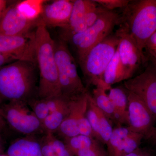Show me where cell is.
Returning <instances> with one entry per match:
<instances>
[{
    "label": "cell",
    "instance_id": "obj_1",
    "mask_svg": "<svg viewBox=\"0 0 156 156\" xmlns=\"http://www.w3.org/2000/svg\"><path fill=\"white\" fill-rule=\"evenodd\" d=\"M34 52L40 75L37 98L44 99L61 95L54 40L41 19L34 30Z\"/></svg>",
    "mask_w": 156,
    "mask_h": 156
},
{
    "label": "cell",
    "instance_id": "obj_2",
    "mask_svg": "<svg viewBox=\"0 0 156 156\" xmlns=\"http://www.w3.org/2000/svg\"><path fill=\"white\" fill-rule=\"evenodd\" d=\"M120 13L119 29L128 34L141 55L148 39L156 32V0L130 1Z\"/></svg>",
    "mask_w": 156,
    "mask_h": 156
},
{
    "label": "cell",
    "instance_id": "obj_3",
    "mask_svg": "<svg viewBox=\"0 0 156 156\" xmlns=\"http://www.w3.org/2000/svg\"><path fill=\"white\" fill-rule=\"evenodd\" d=\"M37 62L17 60L0 67V97L28 102L36 98Z\"/></svg>",
    "mask_w": 156,
    "mask_h": 156
},
{
    "label": "cell",
    "instance_id": "obj_4",
    "mask_svg": "<svg viewBox=\"0 0 156 156\" xmlns=\"http://www.w3.org/2000/svg\"><path fill=\"white\" fill-rule=\"evenodd\" d=\"M116 33L112 34L89 50L79 62L83 74L89 85H104L103 75L110 62L114 55L119 43Z\"/></svg>",
    "mask_w": 156,
    "mask_h": 156
},
{
    "label": "cell",
    "instance_id": "obj_5",
    "mask_svg": "<svg viewBox=\"0 0 156 156\" xmlns=\"http://www.w3.org/2000/svg\"><path fill=\"white\" fill-rule=\"evenodd\" d=\"M54 50L61 95L70 98L88 92L66 42L61 39L54 41Z\"/></svg>",
    "mask_w": 156,
    "mask_h": 156
},
{
    "label": "cell",
    "instance_id": "obj_6",
    "mask_svg": "<svg viewBox=\"0 0 156 156\" xmlns=\"http://www.w3.org/2000/svg\"><path fill=\"white\" fill-rule=\"evenodd\" d=\"M120 17V13L115 10L106 11L87 30L71 38L69 42L75 49L79 62L89 50L113 33L115 27L119 24Z\"/></svg>",
    "mask_w": 156,
    "mask_h": 156
},
{
    "label": "cell",
    "instance_id": "obj_7",
    "mask_svg": "<svg viewBox=\"0 0 156 156\" xmlns=\"http://www.w3.org/2000/svg\"><path fill=\"white\" fill-rule=\"evenodd\" d=\"M89 92L69 98V109L57 132L64 138L80 134H89L92 131L87 117Z\"/></svg>",
    "mask_w": 156,
    "mask_h": 156
},
{
    "label": "cell",
    "instance_id": "obj_8",
    "mask_svg": "<svg viewBox=\"0 0 156 156\" xmlns=\"http://www.w3.org/2000/svg\"><path fill=\"white\" fill-rule=\"evenodd\" d=\"M3 115L6 123L15 131L31 135L42 129V124L27 102L22 101H9L2 105Z\"/></svg>",
    "mask_w": 156,
    "mask_h": 156
},
{
    "label": "cell",
    "instance_id": "obj_9",
    "mask_svg": "<svg viewBox=\"0 0 156 156\" xmlns=\"http://www.w3.org/2000/svg\"><path fill=\"white\" fill-rule=\"evenodd\" d=\"M126 90L132 92L141 99L156 120V69L152 64L145 70L124 81Z\"/></svg>",
    "mask_w": 156,
    "mask_h": 156
},
{
    "label": "cell",
    "instance_id": "obj_10",
    "mask_svg": "<svg viewBox=\"0 0 156 156\" xmlns=\"http://www.w3.org/2000/svg\"><path fill=\"white\" fill-rule=\"evenodd\" d=\"M127 92L128 127L131 131L142 134L144 138L148 139L155 128L154 123L155 120L145 104L138 96L132 92Z\"/></svg>",
    "mask_w": 156,
    "mask_h": 156
},
{
    "label": "cell",
    "instance_id": "obj_11",
    "mask_svg": "<svg viewBox=\"0 0 156 156\" xmlns=\"http://www.w3.org/2000/svg\"><path fill=\"white\" fill-rule=\"evenodd\" d=\"M116 33L120 37L118 49L120 57L121 82L132 78L140 63L145 62L146 58L141 55L128 34L119 29Z\"/></svg>",
    "mask_w": 156,
    "mask_h": 156
},
{
    "label": "cell",
    "instance_id": "obj_12",
    "mask_svg": "<svg viewBox=\"0 0 156 156\" xmlns=\"http://www.w3.org/2000/svg\"><path fill=\"white\" fill-rule=\"evenodd\" d=\"M40 21V18L32 19L20 11L17 3L9 5L0 19V34L23 35L31 32Z\"/></svg>",
    "mask_w": 156,
    "mask_h": 156
},
{
    "label": "cell",
    "instance_id": "obj_13",
    "mask_svg": "<svg viewBox=\"0 0 156 156\" xmlns=\"http://www.w3.org/2000/svg\"><path fill=\"white\" fill-rule=\"evenodd\" d=\"M0 53L17 60L37 62L34 52V31L23 35L0 34Z\"/></svg>",
    "mask_w": 156,
    "mask_h": 156
},
{
    "label": "cell",
    "instance_id": "obj_14",
    "mask_svg": "<svg viewBox=\"0 0 156 156\" xmlns=\"http://www.w3.org/2000/svg\"><path fill=\"white\" fill-rule=\"evenodd\" d=\"M98 5L94 0H75L69 22L61 29L60 39L68 42L74 35L81 33L89 28L85 20L88 12Z\"/></svg>",
    "mask_w": 156,
    "mask_h": 156
},
{
    "label": "cell",
    "instance_id": "obj_15",
    "mask_svg": "<svg viewBox=\"0 0 156 156\" xmlns=\"http://www.w3.org/2000/svg\"><path fill=\"white\" fill-rule=\"evenodd\" d=\"M74 1L57 0L43 5L40 15L46 26L65 28L69 22Z\"/></svg>",
    "mask_w": 156,
    "mask_h": 156
},
{
    "label": "cell",
    "instance_id": "obj_16",
    "mask_svg": "<svg viewBox=\"0 0 156 156\" xmlns=\"http://www.w3.org/2000/svg\"><path fill=\"white\" fill-rule=\"evenodd\" d=\"M108 95L114 109L116 124L118 126H128V92L120 87H112Z\"/></svg>",
    "mask_w": 156,
    "mask_h": 156
},
{
    "label": "cell",
    "instance_id": "obj_17",
    "mask_svg": "<svg viewBox=\"0 0 156 156\" xmlns=\"http://www.w3.org/2000/svg\"><path fill=\"white\" fill-rule=\"evenodd\" d=\"M9 156H43L41 142L31 137L14 141L8 148Z\"/></svg>",
    "mask_w": 156,
    "mask_h": 156
},
{
    "label": "cell",
    "instance_id": "obj_18",
    "mask_svg": "<svg viewBox=\"0 0 156 156\" xmlns=\"http://www.w3.org/2000/svg\"><path fill=\"white\" fill-rule=\"evenodd\" d=\"M41 143L43 156H73L64 142L57 139L53 133H46Z\"/></svg>",
    "mask_w": 156,
    "mask_h": 156
},
{
    "label": "cell",
    "instance_id": "obj_19",
    "mask_svg": "<svg viewBox=\"0 0 156 156\" xmlns=\"http://www.w3.org/2000/svg\"><path fill=\"white\" fill-rule=\"evenodd\" d=\"M69 100V98L59 108L48 115L42 123V129L46 133L54 134L58 131L68 113Z\"/></svg>",
    "mask_w": 156,
    "mask_h": 156
},
{
    "label": "cell",
    "instance_id": "obj_20",
    "mask_svg": "<svg viewBox=\"0 0 156 156\" xmlns=\"http://www.w3.org/2000/svg\"><path fill=\"white\" fill-rule=\"evenodd\" d=\"M106 92L100 87H96L93 90L92 96L98 108L112 122L115 123L114 109Z\"/></svg>",
    "mask_w": 156,
    "mask_h": 156
},
{
    "label": "cell",
    "instance_id": "obj_21",
    "mask_svg": "<svg viewBox=\"0 0 156 156\" xmlns=\"http://www.w3.org/2000/svg\"><path fill=\"white\" fill-rule=\"evenodd\" d=\"M103 80L105 83L110 88L113 84L121 82L120 57L118 48L105 71Z\"/></svg>",
    "mask_w": 156,
    "mask_h": 156
},
{
    "label": "cell",
    "instance_id": "obj_22",
    "mask_svg": "<svg viewBox=\"0 0 156 156\" xmlns=\"http://www.w3.org/2000/svg\"><path fill=\"white\" fill-rule=\"evenodd\" d=\"M144 136L132 131L121 143L112 156H125L139 148Z\"/></svg>",
    "mask_w": 156,
    "mask_h": 156
},
{
    "label": "cell",
    "instance_id": "obj_23",
    "mask_svg": "<svg viewBox=\"0 0 156 156\" xmlns=\"http://www.w3.org/2000/svg\"><path fill=\"white\" fill-rule=\"evenodd\" d=\"M98 141L95 138L80 134L64 138V143L73 155L78 151L91 147Z\"/></svg>",
    "mask_w": 156,
    "mask_h": 156
},
{
    "label": "cell",
    "instance_id": "obj_24",
    "mask_svg": "<svg viewBox=\"0 0 156 156\" xmlns=\"http://www.w3.org/2000/svg\"><path fill=\"white\" fill-rule=\"evenodd\" d=\"M132 131L128 127L118 126L113 130L111 135L107 144L109 153L112 156L122 141L126 139Z\"/></svg>",
    "mask_w": 156,
    "mask_h": 156
},
{
    "label": "cell",
    "instance_id": "obj_25",
    "mask_svg": "<svg viewBox=\"0 0 156 156\" xmlns=\"http://www.w3.org/2000/svg\"><path fill=\"white\" fill-rule=\"evenodd\" d=\"M42 3L41 1H27L17 3V5L27 16L32 19H37L41 11Z\"/></svg>",
    "mask_w": 156,
    "mask_h": 156
},
{
    "label": "cell",
    "instance_id": "obj_26",
    "mask_svg": "<svg viewBox=\"0 0 156 156\" xmlns=\"http://www.w3.org/2000/svg\"><path fill=\"white\" fill-rule=\"evenodd\" d=\"M29 106L41 124L49 115L48 104L46 98H34L27 102Z\"/></svg>",
    "mask_w": 156,
    "mask_h": 156
},
{
    "label": "cell",
    "instance_id": "obj_27",
    "mask_svg": "<svg viewBox=\"0 0 156 156\" xmlns=\"http://www.w3.org/2000/svg\"><path fill=\"white\" fill-rule=\"evenodd\" d=\"M99 5L108 11L116 9H123L130 2L131 0H94Z\"/></svg>",
    "mask_w": 156,
    "mask_h": 156
},
{
    "label": "cell",
    "instance_id": "obj_28",
    "mask_svg": "<svg viewBox=\"0 0 156 156\" xmlns=\"http://www.w3.org/2000/svg\"><path fill=\"white\" fill-rule=\"evenodd\" d=\"M99 142L91 147L78 151L74 155L76 156H107L105 151Z\"/></svg>",
    "mask_w": 156,
    "mask_h": 156
},
{
    "label": "cell",
    "instance_id": "obj_29",
    "mask_svg": "<svg viewBox=\"0 0 156 156\" xmlns=\"http://www.w3.org/2000/svg\"><path fill=\"white\" fill-rule=\"evenodd\" d=\"M16 60H17L12 56L5 55L0 53V67H2Z\"/></svg>",
    "mask_w": 156,
    "mask_h": 156
},
{
    "label": "cell",
    "instance_id": "obj_30",
    "mask_svg": "<svg viewBox=\"0 0 156 156\" xmlns=\"http://www.w3.org/2000/svg\"><path fill=\"white\" fill-rule=\"evenodd\" d=\"M3 99L0 97V131H3L6 127V122L4 118L2 109Z\"/></svg>",
    "mask_w": 156,
    "mask_h": 156
},
{
    "label": "cell",
    "instance_id": "obj_31",
    "mask_svg": "<svg viewBox=\"0 0 156 156\" xmlns=\"http://www.w3.org/2000/svg\"><path fill=\"white\" fill-rule=\"evenodd\" d=\"M8 6V1L0 0V19L2 16Z\"/></svg>",
    "mask_w": 156,
    "mask_h": 156
},
{
    "label": "cell",
    "instance_id": "obj_32",
    "mask_svg": "<svg viewBox=\"0 0 156 156\" xmlns=\"http://www.w3.org/2000/svg\"><path fill=\"white\" fill-rule=\"evenodd\" d=\"M144 151H143L138 148L133 152L131 153L128 154L125 156H141L144 153Z\"/></svg>",
    "mask_w": 156,
    "mask_h": 156
},
{
    "label": "cell",
    "instance_id": "obj_33",
    "mask_svg": "<svg viewBox=\"0 0 156 156\" xmlns=\"http://www.w3.org/2000/svg\"><path fill=\"white\" fill-rule=\"evenodd\" d=\"M151 139L154 141V142L156 143V128L155 127L154 128L153 131L152 132L150 136L149 137L148 139Z\"/></svg>",
    "mask_w": 156,
    "mask_h": 156
},
{
    "label": "cell",
    "instance_id": "obj_34",
    "mask_svg": "<svg viewBox=\"0 0 156 156\" xmlns=\"http://www.w3.org/2000/svg\"><path fill=\"white\" fill-rule=\"evenodd\" d=\"M148 56H152L156 59V47L149 51H147Z\"/></svg>",
    "mask_w": 156,
    "mask_h": 156
},
{
    "label": "cell",
    "instance_id": "obj_35",
    "mask_svg": "<svg viewBox=\"0 0 156 156\" xmlns=\"http://www.w3.org/2000/svg\"><path fill=\"white\" fill-rule=\"evenodd\" d=\"M148 57H149V59L150 60L151 62V64L156 69V59L150 56H148Z\"/></svg>",
    "mask_w": 156,
    "mask_h": 156
},
{
    "label": "cell",
    "instance_id": "obj_36",
    "mask_svg": "<svg viewBox=\"0 0 156 156\" xmlns=\"http://www.w3.org/2000/svg\"><path fill=\"white\" fill-rule=\"evenodd\" d=\"M0 156H8V155H1L0 154Z\"/></svg>",
    "mask_w": 156,
    "mask_h": 156
},
{
    "label": "cell",
    "instance_id": "obj_37",
    "mask_svg": "<svg viewBox=\"0 0 156 156\" xmlns=\"http://www.w3.org/2000/svg\"></svg>",
    "mask_w": 156,
    "mask_h": 156
}]
</instances>
